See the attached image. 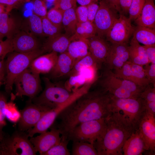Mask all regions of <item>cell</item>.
<instances>
[{"mask_svg": "<svg viewBox=\"0 0 155 155\" xmlns=\"http://www.w3.org/2000/svg\"><path fill=\"white\" fill-rule=\"evenodd\" d=\"M110 99L109 93L102 88L88 90L78 97L57 116L60 120L57 128L61 136L67 137L72 129L82 123L107 118L111 114Z\"/></svg>", "mask_w": 155, "mask_h": 155, "instance_id": "6da1fadb", "label": "cell"}, {"mask_svg": "<svg viewBox=\"0 0 155 155\" xmlns=\"http://www.w3.org/2000/svg\"><path fill=\"white\" fill-rule=\"evenodd\" d=\"M102 136L93 144L98 155H122L126 141L135 130L117 113H111L106 119Z\"/></svg>", "mask_w": 155, "mask_h": 155, "instance_id": "7a4b0ae2", "label": "cell"}, {"mask_svg": "<svg viewBox=\"0 0 155 155\" xmlns=\"http://www.w3.org/2000/svg\"><path fill=\"white\" fill-rule=\"evenodd\" d=\"M44 80L45 88L38 97L32 100L37 105L54 109L70 103L79 96L87 90L83 86L76 91L73 92L67 89L64 85L53 83L47 78Z\"/></svg>", "mask_w": 155, "mask_h": 155, "instance_id": "3957f363", "label": "cell"}, {"mask_svg": "<svg viewBox=\"0 0 155 155\" xmlns=\"http://www.w3.org/2000/svg\"><path fill=\"white\" fill-rule=\"evenodd\" d=\"M110 97L111 113H117L135 130L138 129L146 112L144 100L139 97L120 98L111 94Z\"/></svg>", "mask_w": 155, "mask_h": 155, "instance_id": "277c9868", "label": "cell"}, {"mask_svg": "<svg viewBox=\"0 0 155 155\" xmlns=\"http://www.w3.org/2000/svg\"><path fill=\"white\" fill-rule=\"evenodd\" d=\"M100 83L102 88L111 95L120 98L139 97L146 88L116 77L112 70L108 68L104 72Z\"/></svg>", "mask_w": 155, "mask_h": 155, "instance_id": "5b68a950", "label": "cell"}, {"mask_svg": "<svg viewBox=\"0 0 155 155\" xmlns=\"http://www.w3.org/2000/svg\"><path fill=\"white\" fill-rule=\"evenodd\" d=\"M42 49L27 53H10L5 62V90L9 94L15 78L29 67L32 61L44 52Z\"/></svg>", "mask_w": 155, "mask_h": 155, "instance_id": "8992f818", "label": "cell"}, {"mask_svg": "<svg viewBox=\"0 0 155 155\" xmlns=\"http://www.w3.org/2000/svg\"><path fill=\"white\" fill-rule=\"evenodd\" d=\"M24 131H17L10 135L3 133L0 141V155H34L36 153Z\"/></svg>", "mask_w": 155, "mask_h": 155, "instance_id": "52a82bcc", "label": "cell"}, {"mask_svg": "<svg viewBox=\"0 0 155 155\" xmlns=\"http://www.w3.org/2000/svg\"><path fill=\"white\" fill-rule=\"evenodd\" d=\"M106 119H100L81 123L68 133L67 139L69 141L87 142L93 145L105 131Z\"/></svg>", "mask_w": 155, "mask_h": 155, "instance_id": "ba28073f", "label": "cell"}, {"mask_svg": "<svg viewBox=\"0 0 155 155\" xmlns=\"http://www.w3.org/2000/svg\"><path fill=\"white\" fill-rule=\"evenodd\" d=\"M16 96L29 97L31 99L36 97L41 90L40 74L29 67L15 79Z\"/></svg>", "mask_w": 155, "mask_h": 155, "instance_id": "9c48e42d", "label": "cell"}, {"mask_svg": "<svg viewBox=\"0 0 155 155\" xmlns=\"http://www.w3.org/2000/svg\"><path fill=\"white\" fill-rule=\"evenodd\" d=\"M131 21L124 15H119L107 32L106 40L111 43H127L135 30Z\"/></svg>", "mask_w": 155, "mask_h": 155, "instance_id": "30bf717a", "label": "cell"}, {"mask_svg": "<svg viewBox=\"0 0 155 155\" xmlns=\"http://www.w3.org/2000/svg\"><path fill=\"white\" fill-rule=\"evenodd\" d=\"M117 12L104 0L100 1L99 7L93 22L97 35L102 38L105 37L107 32L119 17Z\"/></svg>", "mask_w": 155, "mask_h": 155, "instance_id": "8fae6325", "label": "cell"}, {"mask_svg": "<svg viewBox=\"0 0 155 155\" xmlns=\"http://www.w3.org/2000/svg\"><path fill=\"white\" fill-rule=\"evenodd\" d=\"M21 111L19 120L18 130L24 131L33 127L45 114L52 110L46 107L32 103L30 101Z\"/></svg>", "mask_w": 155, "mask_h": 155, "instance_id": "7c38bea8", "label": "cell"}, {"mask_svg": "<svg viewBox=\"0 0 155 155\" xmlns=\"http://www.w3.org/2000/svg\"><path fill=\"white\" fill-rule=\"evenodd\" d=\"M111 44L105 63L107 68L116 70L121 68L129 61V45L127 43Z\"/></svg>", "mask_w": 155, "mask_h": 155, "instance_id": "4fadbf2b", "label": "cell"}, {"mask_svg": "<svg viewBox=\"0 0 155 155\" xmlns=\"http://www.w3.org/2000/svg\"><path fill=\"white\" fill-rule=\"evenodd\" d=\"M144 141L147 148L146 152L154 155L155 151V115L146 110L139 124L138 129Z\"/></svg>", "mask_w": 155, "mask_h": 155, "instance_id": "5bb4252c", "label": "cell"}, {"mask_svg": "<svg viewBox=\"0 0 155 155\" xmlns=\"http://www.w3.org/2000/svg\"><path fill=\"white\" fill-rule=\"evenodd\" d=\"M60 134L58 128H53L50 131H46L38 136L30 137L29 140L36 152H38L40 155H42L59 143L61 139Z\"/></svg>", "mask_w": 155, "mask_h": 155, "instance_id": "9a60e30c", "label": "cell"}, {"mask_svg": "<svg viewBox=\"0 0 155 155\" xmlns=\"http://www.w3.org/2000/svg\"><path fill=\"white\" fill-rule=\"evenodd\" d=\"M12 39L13 51L15 52L27 53L41 49L36 36L27 32L18 31Z\"/></svg>", "mask_w": 155, "mask_h": 155, "instance_id": "2e32d148", "label": "cell"}, {"mask_svg": "<svg viewBox=\"0 0 155 155\" xmlns=\"http://www.w3.org/2000/svg\"><path fill=\"white\" fill-rule=\"evenodd\" d=\"M89 51L98 63H105L111 46V43L104 38L96 35L86 39Z\"/></svg>", "mask_w": 155, "mask_h": 155, "instance_id": "e0dca14e", "label": "cell"}, {"mask_svg": "<svg viewBox=\"0 0 155 155\" xmlns=\"http://www.w3.org/2000/svg\"><path fill=\"white\" fill-rule=\"evenodd\" d=\"M122 150L124 155H141L147 150L146 144L138 129L126 141Z\"/></svg>", "mask_w": 155, "mask_h": 155, "instance_id": "ac0fdd59", "label": "cell"}, {"mask_svg": "<svg viewBox=\"0 0 155 155\" xmlns=\"http://www.w3.org/2000/svg\"><path fill=\"white\" fill-rule=\"evenodd\" d=\"M67 105H64L58 108L51 110L48 112L40 118L33 128L27 130L26 133L29 137H32L36 133H43L53 124L56 118L61 112Z\"/></svg>", "mask_w": 155, "mask_h": 155, "instance_id": "d6986e66", "label": "cell"}, {"mask_svg": "<svg viewBox=\"0 0 155 155\" xmlns=\"http://www.w3.org/2000/svg\"><path fill=\"white\" fill-rule=\"evenodd\" d=\"M58 56L57 53L54 51L40 55L32 61L29 67L39 74L49 73L55 66Z\"/></svg>", "mask_w": 155, "mask_h": 155, "instance_id": "ffe728a7", "label": "cell"}, {"mask_svg": "<svg viewBox=\"0 0 155 155\" xmlns=\"http://www.w3.org/2000/svg\"><path fill=\"white\" fill-rule=\"evenodd\" d=\"M75 62L66 51L58 55L56 64L50 72L53 78H58L68 75Z\"/></svg>", "mask_w": 155, "mask_h": 155, "instance_id": "44dd1931", "label": "cell"}, {"mask_svg": "<svg viewBox=\"0 0 155 155\" xmlns=\"http://www.w3.org/2000/svg\"><path fill=\"white\" fill-rule=\"evenodd\" d=\"M71 41V36L66 34L61 33L54 37L48 38L42 49L44 52L54 51L62 53L67 51Z\"/></svg>", "mask_w": 155, "mask_h": 155, "instance_id": "7402d4cb", "label": "cell"}, {"mask_svg": "<svg viewBox=\"0 0 155 155\" xmlns=\"http://www.w3.org/2000/svg\"><path fill=\"white\" fill-rule=\"evenodd\" d=\"M135 22L137 25L155 29V6L154 0H145L141 12Z\"/></svg>", "mask_w": 155, "mask_h": 155, "instance_id": "603a6c76", "label": "cell"}, {"mask_svg": "<svg viewBox=\"0 0 155 155\" xmlns=\"http://www.w3.org/2000/svg\"><path fill=\"white\" fill-rule=\"evenodd\" d=\"M129 61L142 66L150 63L143 46L140 45L133 37L129 45Z\"/></svg>", "mask_w": 155, "mask_h": 155, "instance_id": "cb8c5ba5", "label": "cell"}, {"mask_svg": "<svg viewBox=\"0 0 155 155\" xmlns=\"http://www.w3.org/2000/svg\"><path fill=\"white\" fill-rule=\"evenodd\" d=\"M67 52L75 63L89 53L86 39H78L72 40Z\"/></svg>", "mask_w": 155, "mask_h": 155, "instance_id": "d4e9b609", "label": "cell"}, {"mask_svg": "<svg viewBox=\"0 0 155 155\" xmlns=\"http://www.w3.org/2000/svg\"><path fill=\"white\" fill-rule=\"evenodd\" d=\"M18 31V25L9 13L0 14V33L7 38H12Z\"/></svg>", "mask_w": 155, "mask_h": 155, "instance_id": "484cf974", "label": "cell"}, {"mask_svg": "<svg viewBox=\"0 0 155 155\" xmlns=\"http://www.w3.org/2000/svg\"><path fill=\"white\" fill-rule=\"evenodd\" d=\"M133 35L138 42L144 45L155 44V29L137 25Z\"/></svg>", "mask_w": 155, "mask_h": 155, "instance_id": "4316f807", "label": "cell"}, {"mask_svg": "<svg viewBox=\"0 0 155 155\" xmlns=\"http://www.w3.org/2000/svg\"><path fill=\"white\" fill-rule=\"evenodd\" d=\"M96 35V30L93 22L88 21L82 23L78 22L75 33L71 36V40L78 39H87Z\"/></svg>", "mask_w": 155, "mask_h": 155, "instance_id": "83f0119b", "label": "cell"}, {"mask_svg": "<svg viewBox=\"0 0 155 155\" xmlns=\"http://www.w3.org/2000/svg\"><path fill=\"white\" fill-rule=\"evenodd\" d=\"M76 7H73L64 11L62 21L66 34L69 36L73 35L75 33L78 22L76 13Z\"/></svg>", "mask_w": 155, "mask_h": 155, "instance_id": "f1b7e54d", "label": "cell"}, {"mask_svg": "<svg viewBox=\"0 0 155 155\" xmlns=\"http://www.w3.org/2000/svg\"><path fill=\"white\" fill-rule=\"evenodd\" d=\"M132 82L143 87L151 84L146 76L143 66L131 62Z\"/></svg>", "mask_w": 155, "mask_h": 155, "instance_id": "f546056e", "label": "cell"}, {"mask_svg": "<svg viewBox=\"0 0 155 155\" xmlns=\"http://www.w3.org/2000/svg\"><path fill=\"white\" fill-rule=\"evenodd\" d=\"M72 155H98L94 145L90 143L80 141H73Z\"/></svg>", "mask_w": 155, "mask_h": 155, "instance_id": "4dcf8cb0", "label": "cell"}, {"mask_svg": "<svg viewBox=\"0 0 155 155\" xmlns=\"http://www.w3.org/2000/svg\"><path fill=\"white\" fill-rule=\"evenodd\" d=\"M100 65L89 52L88 55L75 63L68 75L69 76L77 73L82 69L88 67H95L98 69Z\"/></svg>", "mask_w": 155, "mask_h": 155, "instance_id": "1f68e13d", "label": "cell"}, {"mask_svg": "<svg viewBox=\"0 0 155 155\" xmlns=\"http://www.w3.org/2000/svg\"><path fill=\"white\" fill-rule=\"evenodd\" d=\"M28 22L31 34L36 36H44L42 30L41 17L33 13L28 17Z\"/></svg>", "mask_w": 155, "mask_h": 155, "instance_id": "d6a6232c", "label": "cell"}, {"mask_svg": "<svg viewBox=\"0 0 155 155\" xmlns=\"http://www.w3.org/2000/svg\"><path fill=\"white\" fill-rule=\"evenodd\" d=\"M69 76V79L65 82L64 85L70 91L75 92L86 84L84 79L78 73Z\"/></svg>", "mask_w": 155, "mask_h": 155, "instance_id": "836d02e7", "label": "cell"}, {"mask_svg": "<svg viewBox=\"0 0 155 155\" xmlns=\"http://www.w3.org/2000/svg\"><path fill=\"white\" fill-rule=\"evenodd\" d=\"M59 144L51 148L42 155H70V153L67 148L69 141L67 138L61 136Z\"/></svg>", "mask_w": 155, "mask_h": 155, "instance_id": "e575fe53", "label": "cell"}, {"mask_svg": "<svg viewBox=\"0 0 155 155\" xmlns=\"http://www.w3.org/2000/svg\"><path fill=\"white\" fill-rule=\"evenodd\" d=\"M42 28L44 36L48 38L54 37L61 33V27H58L50 22L46 17L42 18Z\"/></svg>", "mask_w": 155, "mask_h": 155, "instance_id": "d590c367", "label": "cell"}, {"mask_svg": "<svg viewBox=\"0 0 155 155\" xmlns=\"http://www.w3.org/2000/svg\"><path fill=\"white\" fill-rule=\"evenodd\" d=\"M7 98L5 94L0 92V141L3 133V129L6 124V107Z\"/></svg>", "mask_w": 155, "mask_h": 155, "instance_id": "8d00e7d4", "label": "cell"}, {"mask_svg": "<svg viewBox=\"0 0 155 155\" xmlns=\"http://www.w3.org/2000/svg\"><path fill=\"white\" fill-rule=\"evenodd\" d=\"M64 12L54 7L47 12L46 17L54 24L61 27Z\"/></svg>", "mask_w": 155, "mask_h": 155, "instance_id": "74e56055", "label": "cell"}, {"mask_svg": "<svg viewBox=\"0 0 155 155\" xmlns=\"http://www.w3.org/2000/svg\"><path fill=\"white\" fill-rule=\"evenodd\" d=\"M145 1V0H132L128 11L129 18L131 20H135L139 16Z\"/></svg>", "mask_w": 155, "mask_h": 155, "instance_id": "f35d334b", "label": "cell"}, {"mask_svg": "<svg viewBox=\"0 0 155 155\" xmlns=\"http://www.w3.org/2000/svg\"><path fill=\"white\" fill-rule=\"evenodd\" d=\"M98 69L95 67H88L82 69L77 73L81 75L86 84H92L96 79Z\"/></svg>", "mask_w": 155, "mask_h": 155, "instance_id": "ab89813d", "label": "cell"}, {"mask_svg": "<svg viewBox=\"0 0 155 155\" xmlns=\"http://www.w3.org/2000/svg\"><path fill=\"white\" fill-rule=\"evenodd\" d=\"M33 11L34 14L41 18L46 17L47 12L46 3L43 0H34Z\"/></svg>", "mask_w": 155, "mask_h": 155, "instance_id": "60d3db41", "label": "cell"}, {"mask_svg": "<svg viewBox=\"0 0 155 155\" xmlns=\"http://www.w3.org/2000/svg\"><path fill=\"white\" fill-rule=\"evenodd\" d=\"M20 114L18 111L15 104L12 102L7 103L6 107V117L10 121L16 122L19 120Z\"/></svg>", "mask_w": 155, "mask_h": 155, "instance_id": "b9f144b4", "label": "cell"}, {"mask_svg": "<svg viewBox=\"0 0 155 155\" xmlns=\"http://www.w3.org/2000/svg\"><path fill=\"white\" fill-rule=\"evenodd\" d=\"M12 38H7L0 42V59H4L8 53L13 51Z\"/></svg>", "mask_w": 155, "mask_h": 155, "instance_id": "7bdbcfd3", "label": "cell"}, {"mask_svg": "<svg viewBox=\"0 0 155 155\" xmlns=\"http://www.w3.org/2000/svg\"><path fill=\"white\" fill-rule=\"evenodd\" d=\"M139 97L147 102H155V86L149 85L140 94Z\"/></svg>", "mask_w": 155, "mask_h": 155, "instance_id": "ee69618b", "label": "cell"}, {"mask_svg": "<svg viewBox=\"0 0 155 155\" xmlns=\"http://www.w3.org/2000/svg\"><path fill=\"white\" fill-rule=\"evenodd\" d=\"M76 0H56L53 3L54 7L64 11L76 7Z\"/></svg>", "mask_w": 155, "mask_h": 155, "instance_id": "f6af8a7d", "label": "cell"}, {"mask_svg": "<svg viewBox=\"0 0 155 155\" xmlns=\"http://www.w3.org/2000/svg\"><path fill=\"white\" fill-rule=\"evenodd\" d=\"M75 12L78 22L82 23L88 21L87 6L80 5L76 8Z\"/></svg>", "mask_w": 155, "mask_h": 155, "instance_id": "bcb514c9", "label": "cell"}, {"mask_svg": "<svg viewBox=\"0 0 155 155\" xmlns=\"http://www.w3.org/2000/svg\"><path fill=\"white\" fill-rule=\"evenodd\" d=\"M144 66L143 67L146 76L151 84L155 86V64L150 63Z\"/></svg>", "mask_w": 155, "mask_h": 155, "instance_id": "7dc6e473", "label": "cell"}, {"mask_svg": "<svg viewBox=\"0 0 155 155\" xmlns=\"http://www.w3.org/2000/svg\"><path fill=\"white\" fill-rule=\"evenodd\" d=\"M100 2L92 3L87 6L88 21L94 22L99 7Z\"/></svg>", "mask_w": 155, "mask_h": 155, "instance_id": "c3c4849f", "label": "cell"}, {"mask_svg": "<svg viewBox=\"0 0 155 155\" xmlns=\"http://www.w3.org/2000/svg\"><path fill=\"white\" fill-rule=\"evenodd\" d=\"M150 63L155 64V44L143 45Z\"/></svg>", "mask_w": 155, "mask_h": 155, "instance_id": "681fc988", "label": "cell"}, {"mask_svg": "<svg viewBox=\"0 0 155 155\" xmlns=\"http://www.w3.org/2000/svg\"><path fill=\"white\" fill-rule=\"evenodd\" d=\"M132 0H119V5L121 11L127 13Z\"/></svg>", "mask_w": 155, "mask_h": 155, "instance_id": "f907efd6", "label": "cell"}, {"mask_svg": "<svg viewBox=\"0 0 155 155\" xmlns=\"http://www.w3.org/2000/svg\"><path fill=\"white\" fill-rule=\"evenodd\" d=\"M104 0L108 5L117 12H120L121 11L119 5V0Z\"/></svg>", "mask_w": 155, "mask_h": 155, "instance_id": "816d5d0a", "label": "cell"}, {"mask_svg": "<svg viewBox=\"0 0 155 155\" xmlns=\"http://www.w3.org/2000/svg\"><path fill=\"white\" fill-rule=\"evenodd\" d=\"M144 102L146 110L155 115V102H147L144 100Z\"/></svg>", "mask_w": 155, "mask_h": 155, "instance_id": "f5cc1de1", "label": "cell"}, {"mask_svg": "<svg viewBox=\"0 0 155 155\" xmlns=\"http://www.w3.org/2000/svg\"><path fill=\"white\" fill-rule=\"evenodd\" d=\"M77 2L81 5L87 6L93 3L100 2V0H76Z\"/></svg>", "mask_w": 155, "mask_h": 155, "instance_id": "db71d44e", "label": "cell"}, {"mask_svg": "<svg viewBox=\"0 0 155 155\" xmlns=\"http://www.w3.org/2000/svg\"><path fill=\"white\" fill-rule=\"evenodd\" d=\"M20 0H4V4L7 5L11 9Z\"/></svg>", "mask_w": 155, "mask_h": 155, "instance_id": "11a10c76", "label": "cell"}, {"mask_svg": "<svg viewBox=\"0 0 155 155\" xmlns=\"http://www.w3.org/2000/svg\"><path fill=\"white\" fill-rule=\"evenodd\" d=\"M5 62L4 59L0 60V75L5 76Z\"/></svg>", "mask_w": 155, "mask_h": 155, "instance_id": "9f6ffc18", "label": "cell"}, {"mask_svg": "<svg viewBox=\"0 0 155 155\" xmlns=\"http://www.w3.org/2000/svg\"><path fill=\"white\" fill-rule=\"evenodd\" d=\"M11 9L5 5L0 3V14L8 13Z\"/></svg>", "mask_w": 155, "mask_h": 155, "instance_id": "6f0895ef", "label": "cell"}, {"mask_svg": "<svg viewBox=\"0 0 155 155\" xmlns=\"http://www.w3.org/2000/svg\"><path fill=\"white\" fill-rule=\"evenodd\" d=\"M5 80V75H0V82H4Z\"/></svg>", "mask_w": 155, "mask_h": 155, "instance_id": "680465c9", "label": "cell"}, {"mask_svg": "<svg viewBox=\"0 0 155 155\" xmlns=\"http://www.w3.org/2000/svg\"><path fill=\"white\" fill-rule=\"evenodd\" d=\"M45 3H53L56 0H43Z\"/></svg>", "mask_w": 155, "mask_h": 155, "instance_id": "91938a15", "label": "cell"}, {"mask_svg": "<svg viewBox=\"0 0 155 155\" xmlns=\"http://www.w3.org/2000/svg\"><path fill=\"white\" fill-rule=\"evenodd\" d=\"M4 37H5L0 33V42L3 41V38Z\"/></svg>", "mask_w": 155, "mask_h": 155, "instance_id": "94428289", "label": "cell"}, {"mask_svg": "<svg viewBox=\"0 0 155 155\" xmlns=\"http://www.w3.org/2000/svg\"><path fill=\"white\" fill-rule=\"evenodd\" d=\"M3 84H4V82H0V87Z\"/></svg>", "mask_w": 155, "mask_h": 155, "instance_id": "6125c7cd", "label": "cell"}]
</instances>
